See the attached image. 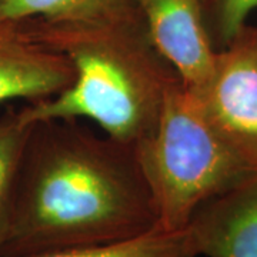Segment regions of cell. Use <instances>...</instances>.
Segmentation results:
<instances>
[{"label":"cell","mask_w":257,"mask_h":257,"mask_svg":"<svg viewBox=\"0 0 257 257\" xmlns=\"http://www.w3.org/2000/svg\"><path fill=\"white\" fill-rule=\"evenodd\" d=\"M135 147L163 231L187 229L200 206L257 173L182 79L166 92L155 132Z\"/></svg>","instance_id":"3"},{"label":"cell","mask_w":257,"mask_h":257,"mask_svg":"<svg viewBox=\"0 0 257 257\" xmlns=\"http://www.w3.org/2000/svg\"><path fill=\"white\" fill-rule=\"evenodd\" d=\"M23 257H199L189 230H157L136 239L84 247L49 250Z\"/></svg>","instance_id":"10"},{"label":"cell","mask_w":257,"mask_h":257,"mask_svg":"<svg viewBox=\"0 0 257 257\" xmlns=\"http://www.w3.org/2000/svg\"><path fill=\"white\" fill-rule=\"evenodd\" d=\"M192 90L213 126L257 170V26L246 25L217 50L210 76Z\"/></svg>","instance_id":"4"},{"label":"cell","mask_w":257,"mask_h":257,"mask_svg":"<svg viewBox=\"0 0 257 257\" xmlns=\"http://www.w3.org/2000/svg\"><path fill=\"white\" fill-rule=\"evenodd\" d=\"M257 0H207L206 22L216 50L226 47L247 25Z\"/></svg>","instance_id":"11"},{"label":"cell","mask_w":257,"mask_h":257,"mask_svg":"<svg viewBox=\"0 0 257 257\" xmlns=\"http://www.w3.org/2000/svg\"><path fill=\"white\" fill-rule=\"evenodd\" d=\"M187 230L199 256L257 257V173L200 206Z\"/></svg>","instance_id":"7"},{"label":"cell","mask_w":257,"mask_h":257,"mask_svg":"<svg viewBox=\"0 0 257 257\" xmlns=\"http://www.w3.org/2000/svg\"><path fill=\"white\" fill-rule=\"evenodd\" d=\"M157 230L136 147L77 120L35 123L0 257L110 244Z\"/></svg>","instance_id":"1"},{"label":"cell","mask_w":257,"mask_h":257,"mask_svg":"<svg viewBox=\"0 0 257 257\" xmlns=\"http://www.w3.org/2000/svg\"><path fill=\"white\" fill-rule=\"evenodd\" d=\"M73 80L74 69L66 56L40 43L22 25L0 20V104L47 99Z\"/></svg>","instance_id":"6"},{"label":"cell","mask_w":257,"mask_h":257,"mask_svg":"<svg viewBox=\"0 0 257 257\" xmlns=\"http://www.w3.org/2000/svg\"><path fill=\"white\" fill-rule=\"evenodd\" d=\"M33 128L20 110L0 117V251L9 234L19 175Z\"/></svg>","instance_id":"9"},{"label":"cell","mask_w":257,"mask_h":257,"mask_svg":"<svg viewBox=\"0 0 257 257\" xmlns=\"http://www.w3.org/2000/svg\"><path fill=\"white\" fill-rule=\"evenodd\" d=\"M153 46L180 76L199 87L210 76L216 47L206 22L207 0H135Z\"/></svg>","instance_id":"5"},{"label":"cell","mask_w":257,"mask_h":257,"mask_svg":"<svg viewBox=\"0 0 257 257\" xmlns=\"http://www.w3.org/2000/svg\"><path fill=\"white\" fill-rule=\"evenodd\" d=\"M0 20L79 25L145 23L135 0H0Z\"/></svg>","instance_id":"8"},{"label":"cell","mask_w":257,"mask_h":257,"mask_svg":"<svg viewBox=\"0 0 257 257\" xmlns=\"http://www.w3.org/2000/svg\"><path fill=\"white\" fill-rule=\"evenodd\" d=\"M19 25L74 69L70 86L20 110L26 121L89 119L133 146L155 132L166 92L180 76L153 46L145 23Z\"/></svg>","instance_id":"2"}]
</instances>
